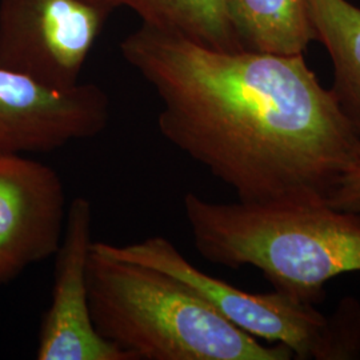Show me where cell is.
Listing matches in <instances>:
<instances>
[{
	"instance_id": "7c38bea8",
	"label": "cell",
	"mask_w": 360,
	"mask_h": 360,
	"mask_svg": "<svg viewBox=\"0 0 360 360\" xmlns=\"http://www.w3.org/2000/svg\"><path fill=\"white\" fill-rule=\"evenodd\" d=\"M327 203L360 220V151L352 167L328 196Z\"/></svg>"
},
{
	"instance_id": "8fae6325",
	"label": "cell",
	"mask_w": 360,
	"mask_h": 360,
	"mask_svg": "<svg viewBox=\"0 0 360 360\" xmlns=\"http://www.w3.org/2000/svg\"><path fill=\"white\" fill-rule=\"evenodd\" d=\"M142 19V25L165 30L219 51L245 50L232 23L229 0H112Z\"/></svg>"
},
{
	"instance_id": "30bf717a",
	"label": "cell",
	"mask_w": 360,
	"mask_h": 360,
	"mask_svg": "<svg viewBox=\"0 0 360 360\" xmlns=\"http://www.w3.org/2000/svg\"><path fill=\"white\" fill-rule=\"evenodd\" d=\"M229 7L245 50L304 55L316 40L309 0H229Z\"/></svg>"
},
{
	"instance_id": "9c48e42d",
	"label": "cell",
	"mask_w": 360,
	"mask_h": 360,
	"mask_svg": "<svg viewBox=\"0 0 360 360\" xmlns=\"http://www.w3.org/2000/svg\"><path fill=\"white\" fill-rule=\"evenodd\" d=\"M309 16L334 67L330 89L360 136V7L349 0H309Z\"/></svg>"
},
{
	"instance_id": "3957f363",
	"label": "cell",
	"mask_w": 360,
	"mask_h": 360,
	"mask_svg": "<svg viewBox=\"0 0 360 360\" xmlns=\"http://www.w3.org/2000/svg\"><path fill=\"white\" fill-rule=\"evenodd\" d=\"M91 318L132 360H290L283 345H262L165 272L91 250Z\"/></svg>"
},
{
	"instance_id": "6da1fadb",
	"label": "cell",
	"mask_w": 360,
	"mask_h": 360,
	"mask_svg": "<svg viewBox=\"0 0 360 360\" xmlns=\"http://www.w3.org/2000/svg\"><path fill=\"white\" fill-rule=\"evenodd\" d=\"M119 47L160 102L165 139L239 200L327 202L359 155L304 55L219 51L147 25Z\"/></svg>"
},
{
	"instance_id": "7a4b0ae2",
	"label": "cell",
	"mask_w": 360,
	"mask_h": 360,
	"mask_svg": "<svg viewBox=\"0 0 360 360\" xmlns=\"http://www.w3.org/2000/svg\"><path fill=\"white\" fill-rule=\"evenodd\" d=\"M183 211L207 262L251 266L300 302L316 306L326 284L360 272V220L324 200L218 203L187 193Z\"/></svg>"
},
{
	"instance_id": "277c9868",
	"label": "cell",
	"mask_w": 360,
	"mask_h": 360,
	"mask_svg": "<svg viewBox=\"0 0 360 360\" xmlns=\"http://www.w3.org/2000/svg\"><path fill=\"white\" fill-rule=\"evenodd\" d=\"M105 257L165 272L248 335L290 348L296 359H360V302L345 297L333 315L281 291L248 292L196 269L167 238L131 245L94 242Z\"/></svg>"
},
{
	"instance_id": "52a82bcc",
	"label": "cell",
	"mask_w": 360,
	"mask_h": 360,
	"mask_svg": "<svg viewBox=\"0 0 360 360\" xmlns=\"http://www.w3.org/2000/svg\"><path fill=\"white\" fill-rule=\"evenodd\" d=\"M92 220L90 200L74 198L55 254L51 304L39 331V360H132L99 335L91 318L87 266L94 245Z\"/></svg>"
},
{
	"instance_id": "ba28073f",
	"label": "cell",
	"mask_w": 360,
	"mask_h": 360,
	"mask_svg": "<svg viewBox=\"0 0 360 360\" xmlns=\"http://www.w3.org/2000/svg\"><path fill=\"white\" fill-rule=\"evenodd\" d=\"M65 184L53 168L0 154V284L53 257L65 232Z\"/></svg>"
},
{
	"instance_id": "8992f818",
	"label": "cell",
	"mask_w": 360,
	"mask_h": 360,
	"mask_svg": "<svg viewBox=\"0 0 360 360\" xmlns=\"http://www.w3.org/2000/svg\"><path fill=\"white\" fill-rule=\"evenodd\" d=\"M110 120V98L94 83L47 87L0 65V154H46L95 138Z\"/></svg>"
},
{
	"instance_id": "5b68a950",
	"label": "cell",
	"mask_w": 360,
	"mask_h": 360,
	"mask_svg": "<svg viewBox=\"0 0 360 360\" xmlns=\"http://www.w3.org/2000/svg\"><path fill=\"white\" fill-rule=\"evenodd\" d=\"M112 0H0V65L56 89L80 75Z\"/></svg>"
}]
</instances>
